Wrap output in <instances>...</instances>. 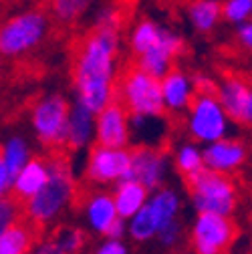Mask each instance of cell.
<instances>
[{
  "mask_svg": "<svg viewBox=\"0 0 252 254\" xmlns=\"http://www.w3.org/2000/svg\"><path fill=\"white\" fill-rule=\"evenodd\" d=\"M83 216L85 222L93 234L99 236H107V232L111 230V226L121 218L113 200V194L109 192H91L83 204Z\"/></svg>",
  "mask_w": 252,
  "mask_h": 254,
  "instance_id": "obj_15",
  "label": "cell"
},
{
  "mask_svg": "<svg viewBox=\"0 0 252 254\" xmlns=\"http://www.w3.org/2000/svg\"><path fill=\"white\" fill-rule=\"evenodd\" d=\"M91 254H129V248L123 240H111L105 238Z\"/></svg>",
  "mask_w": 252,
  "mask_h": 254,
  "instance_id": "obj_33",
  "label": "cell"
},
{
  "mask_svg": "<svg viewBox=\"0 0 252 254\" xmlns=\"http://www.w3.org/2000/svg\"><path fill=\"white\" fill-rule=\"evenodd\" d=\"M33 160L30 145L22 135H10L0 153V192L2 196H10L16 176L22 172V168Z\"/></svg>",
  "mask_w": 252,
  "mask_h": 254,
  "instance_id": "obj_13",
  "label": "cell"
},
{
  "mask_svg": "<svg viewBox=\"0 0 252 254\" xmlns=\"http://www.w3.org/2000/svg\"><path fill=\"white\" fill-rule=\"evenodd\" d=\"M174 166L184 176L190 178L206 168L204 164V149H200L196 143H184L174 153Z\"/></svg>",
  "mask_w": 252,
  "mask_h": 254,
  "instance_id": "obj_26",
  "label": "cell"
},
{
  "mask_svg": "<svg viewBox=\"0 0 252 254\" xmlns=\"http://www.w3.org/2000/svg\"><path fill=\"white\" fill-rule=\"evenodd\" d=\"M117 101L129 111V115L164 117L166 103L162 93V79L149 75L147 71L129 67L117 83Z\"/></svg>",
  "mask_w": 252,
  "mask_h": 254,
  "instance_id": "obj_4",
  "label": "cell"
},
{
  "mask_svg": "<svg viewBox=\"0 0 252 254\" xmlns=\"http://www.w3.org/2000/svg\"><path fill=\"white\" fill-rule=\"evenodd\" d=\"M182 236H184V226H182V222L178 218V220L170 222V224H166L160 230V234H157L155 240L160 242L162 248H174V246H178L182 242Z\"/></svg>",
  "mask_w": 252,
  "mask_h": 254,
  "instance_id": "obj_32",
  "label": "cell"
},
{
  "mask_svg": "<svg viewBox=\"0 0 252 254\" xmlns=\"http://www.w3.org/2000/svg\"><path fill=\"white\" fill-rule=\"evenodd\" d=\"M30 254H65V252H63V248L57 244L55 238H47V240L37 242Z\"/></svg>",
  "mask_w": 252,
  "mask_h": 254,
  "instance_id": "obj_36",
  "label": "cell"
},
{
  "mask_svg": "<svg viewBox=\"0 0 252 254\" xmlns=\"http://www.w3.org/2000/svg\"><path fill=\"white\" fill-rule=\"evenodd\" d=\"M47 182H49V160H39V157H33V160H30L22 168V172L16 176L10 194L20 204H24L30 198H35L41 190L45 188Z\"/></svg>",
  "mask_w": 252,
  "mask_h": 254,
  "instance_id": "obj_17",
  "label": "cell"
},
{
  "mask_svg": "<svg viewBox=\"0 0 252 254\" xmlns=\"http://www.w3.org/2000/svg\"><path fill=\"white\" fill-rule=\"evenodd\" d=\"M93 26H103V28L121 30V26H123V12L117 6H113V4H105V6H101L97 10Z\"/></svg>",
  "mask_w": 252,
  "mask_h": 254,
  "instance_id": "obj_30",
  "label": "cell"
},
{
  "mask_svg": "<svg viewBox=\"0 0 252 254\" xmlns=\"http://www.w3.org/2000/svg\"><path fill=\"white\" fill-rule=\"evenodd\" d=\"M186 188L196 212L232 216L238 204V192L228 174L204 168L202 172L186 178Z\"/></svg>",
  "mask_w": 252,
  "mask_h": 254,
  "instance_id": "obj_3",
  "label": "cell"
},
{
  "mask_svg": "<svg viewBox=\"0 0 252 254\" xmlns=\"http://www.w3.org/2000/svg\"><path fill=\"white\" fill-rule=\"evenodd\" d=\"M97 145L105 147H127L131 141V119L129 111L123 107L121 101L109 103L97 115V129H95Z\"/></svg>",
  "mask_w": 252,
  "mask_h": 254,
  "instance_id": "obj_11",
  "label": "cell"
},
{
  "mask_svg": "<svg viewBox=\"0 0 252 254\" xmlns=\"http://www.w3.org/2000/svg\"><path fill=\"white\" fill-rule=\"evenodd\" d=\"M97 115L87 109L83 103L73 101L71 117H69V133H67V149L79 151L85 149L91 139H95Z\"/></svg>",
  "mask_w": 252,
  "mask_h": 254,
  "instance_id": "obj_18",
  "label": "cell"
},
{
  "mask_svg": "<svg viewBox=\"0 0 252 254\" xmlns=\"http://www.w3.org/2000/svg\"><path fill=\"white\" fill-rule=\"evenodd\" d=\"M162 93L166 111L182 113L188 111L196 97V87L192 77H188L180 69H172L166 77H162Z\"/></svg>",
  "mask_w": 252,
  "mask_h": 254,
  "instance_id": "obj_16",
  "label": "cell"
},
{
  "mask_svg": "<svg viewBox=\"0 0 252 254\" xmlns=\"http://www.w3.org/2000/svg\"><path fill=\"white\" fill-rule=\"evenodd\" d=\"M222 16L232 24H242L252 16V0H224Z\"/></svg>",
  "mask_w": 252,
  "mask_h": 254,
  "instance_id": "obj_29",
  "label": "cell"
},
{
  "mask_svg": "<svg viewBox=\"0 0 252 254\" xmlns=\"http://www.w3.org/2000/svg\"><path fill=\"white\" fill-rule=\"evenodd\" d=\"M188 18L198 33H210L222 18V4L216 0H194L188 6Z\"/></svg>",
  "mask_w": 252,
  "mask_h": 254,
  "instance_id": "obj_24",
  "label": "cell"
},
{
  "mask_svg": "<svg viewBox=\"0 0 252 254\" xmlns=\"http://www.w3.org/2000/svg\"><path fill=\"white\" fill-rule=\"evenodd\" d=\"M57 240V244L63 248L65 254H79L85 246V232L75 228V226H65L59 228L53 236Z\"/></svg>",
  "mask_w": 252,
  "mask_h": 254,
  "instance_id": "obj_28",
  "label": "cell"
},
{
  "mask_svg": "<svg viewBox=\"0 0 252 254\" xmlns=\"http://www.w3.org/2000/svg\"><path fill=\"white\" fill-rule=\"evenodd\" d=\"M119 53V30L93 26L75 51L73 91L75 101L99 115L117 99L115 61Z\"/></svg>",
  "mask_w": 252,
  "mask_h": 254,
  "instance_id": "obj_1",
  "label": "cell"
},
{
  "mask_svg": "<svg viewBox=\"0 0 252 254\" xmlns=\"http://www.w3.org/2000/svg\"><path fill=\"white\" fill-rule=\"evenodd\" d=\"M35 224H24V222H16V224L0 230V254H30L35 248Z\"/></svg>",
  "mask_w": 252,
  "mask_h": 254,
  "instance_id": "obj_21",
  "label": "cell"
},
{
  "mask_svg": "<svg viewBox=\"0 0 252 254\" xmlns=\"http://www.w3.org/2000/svg\"><path fill=\"white\" fill-rule=\"evenodd\" d=\"M147 204L151 206V210L157 216V220H160V226L162 228L166 224H170V222H174V220L180 218L182 198H180V194L176 192L174 188L164 186L160 190H155V192H151Z\"/></svg>",
  "mask_w": 252,
  "mask_h": 254,
  "instance_id": "obj_22",
  "label": "cell"
},
{
  "mask_svg": "<svg viewBox=\"0 0 252 254\" xmlns=\"http://www.w3.org/2000/svg\"><path fill=\"white\" fill-rule=\"evenodd\" d=\"M71 107L73 105L61 93L45 95L37 101L33 115H30V123H33V131L41 145L49 149L67 147Z\"/></svg>",
  "mask_w": 252,
  "mask_h": 254,
  "instance_id": "obj_5",
  "label": "cell"
},
{
  "mask_svg": "<svg viewBox=\"0 0 252 254\" xmlns=\"http://www.w3.org/2000/svg\"><path fill=\"white\" fill-rule=\"evenodd\" d=\"M248 157V149L244 141L224 137L220 141H214L204 147V164L208 170L220 172V174H232L238 168L244 166Z\"/></svg>",
  "mask_w": 252,
  "mask_h": 254,
  "instance_id": "obj_14",
  "label": "cell"
},
{
  "mask_svg": "<svg viewBox=\"0 0 252 254\" xmlns=\"http://www.w3.org/2000/svg\"><path fill=\"white\" fill-rule=\"evenodd\" d=\"M162 30L164 26L155 24L153 20L149 18H143L135 24V28L131 30V37H129V47H131V53L135 57L143 55L145 51H149L151 47H155L162 39Z\"/></svg>",
  "mask_w": 252,
  "mask_h": 254,
  "instance_id": "obj_25",
  "label": "cell"
},
{
  "mask_svg": "<svg viewBox=\"0 0 252 254\" xmlns=\"http://www.w3.org/2000/svg\"><path fill=\"white\" fill-rule=\"evenodd\" d=\"M184 47H186L184 45V39L178 33H174V30H170V28L164 26L160 43H157L155 47H151L149 51H145L143 55H139L135 65L139 69L147 71L149 75L162 79V77H166L174 69L172 67L174 61H176L178 55L184 53Z\"/></svg>",
  "mask_w": 252,
  "mask_h": 254,
  "instance_id": "obj_12",
  "label": "cell"
},
{
  "mask_svg": "<svg viewBox=\"0 0 252 254\" xmlns=\"http://www.w3.org/2000/svg\"><path fill=\"white\" fill-rule=\"evenodd\" d=\"M168 174H170V157L166 151L149 145H139L131 149V168L125 180H135L143 184L149 192H155V190L164 188Z\"/></svg>",
  "mask_w": 252,
  "mask_h": 254,
  "instance_id": "obj_10",
  "label": "cell"
},
{
  "mask_svg": "<svg viewBox=\"0 0 252 254\" xmlns=\"http://www.w3.org/2000/svg\"><path fill=\"white\" fill-rule=\"evenodd\" d=\"M230 115L222 107L220 99L210 93H196L188 109V133L194 143H214L228 137Z\"/></svg>",
  "mask_w": 252,
  "mask_h": 254,
  "instance_id": "obj_7",
  "label": "cell"
},
{
  "mask_svg": "<svg viewBox=\"0 0 252 254\" xmlns=\"http://www.w3.org/2000/svg\"><path fill=\"white\" fill-rule=\"evenodd\" d=\"M192 81H194V87H196V93H210V95H216L218 93V85L214 83V79L206 73H194L192 75Z\"/></svg>",
  "mask_w": 252,
  "mask_h": 254,
  "instance_id": "obj_34",
  "label": "cell"
},
{
  "mask_svg": "<svg viewBox=\"0 0 252 254\" xmlns=\"http://www.w3.org/2000/svg\"><path fill=\"white\" fill-rule=\"evenodd\" d=\"M250 91H252V87L248 83H244L240 77H226L222 83H218L216 97L220 99V103H222V107L226 109V113L230 115L232 121H236V123L244 121Z\"/></svg>",
  "mask_w": 252,
  "mask_h": 254,
  "instance_id": "obj_19",
  "label": "cell"
},
{
  "mask_svg": "<svg viewBox=\"0 0 252 254\" xmlns=\"http://www.w3.org/2000/svg\"><path fill=\"white\" fill-rule=\"evenodd\" d=\"M125 234H127V220H123V218H119L115 224L111 226V230L107 232V236L105 238H111V240H123L125 238Z\"/></svg>",
  "mask_w": 252,
  "mask_h": 254,
  "instance_id": "obj_37",
  "label": "cell"
},
{
  "mask_svg": "<svg viewBox=\"0 0 252 254\" xmlns=\"http://www.w3.org/2000/svg\"><path fill=\"white\" fill-rule=\"evenodd\" d=\"M250 254H252V250H250Z\"/></svg>",
  "mask_w": 252,
  "mask_h": 254,
  "instance_id": "obj_39",
  "label": "cell"
},
{
  "mask_svg": "<svg viewBox=\"0 0 252 254\" xmlns=\"http://www.w3.org/2000/svg\"><path fill=\"white\" fill-rule=\"evenodd\" d=\"M131 168V149L95 145L85 162V180L93 186H115Z\"/></svg>",
  "mask_w": 252,
  "mask_h": 254,
  "instance_id": "obj_9",
  "label": "cell"
},
{
  "mask_svg": "<svg viewBox=\"0 0 252 254\" xmlns=\"http://www.w3.org/2000/svg\"><path fill=\"white\" fill-rule=\"evenodd\" d=\"M20 202L12 196H2L0 200V230H4L12 224L18 222V216H20Z\"/></svg>",
  "mask_w": 252,
  "mask_h": 254,
  "instance_id": "obj_31",
  "label": "cell"
},
{
  "mask_svg": "<svg viewBox=\"0 0 252 254\" xmlns=\"http://www.w3.org/2000/svg\"><path fill=\"white\" fill-rule=\"evenodd\" d=\"M160 230H162L160 220H157V216L153 214L149 204H145L131 220H127V236L137 244H145L149 240H155Z\"/></svg>",
  "mask_w": 252,
  "mask_h": 254,
  "instance_id": "obj_23",
  "label": "cell"
},
{
  "mask_svg": "<svg viewBox=\"0 0 252 254\" xmlns=\"http://www.w3.org/2000/svg\"><path fill=\"white\" fill-rule=\"evenodd\" d=\"M113 200L117 206V212L123 220H131L149 200L151 192L135 180H121L113 188Z\"/></svg>",
  "mask_w": 252,
  "mask_h": 254,
  "instance_id": "obj_20",
  "label": "cell"
},
{
  "mask_svg": "<svg viewBox=\"0 0 252 254\" xmlns=\"http://www.w3.org/2000/svg\"><path fill=\"white\" fill-rule=\"evenodd\" d=\"M93 0H51L49 8L57 22L61 24H75L85 16Z\"/></svg>",
  "mask_w": 252,
  "mask_h": 254,
  "instance_id": "obj_27",
  "label": "cell"
},
{
  "mask_svg": "<svg viewBox=\"0 0 252 254\" xmlns=\"http://www.w3.org/2000/svg\"><path fill=\"white\" fill-rule=\"evenodd\" d=\"M216 2H218V0H216Z\"/></svg>",
  "mask_w": 252,
  "mask_h": 254,
  "instance_id": "obj_40",
  "label": "cell"
},
{
  "mask_svg": "<svg viewBox=\"0 0 252 254\" xmlns=\"http://www.w3.org/2000/svg\"><path fill=\"white\" fill-rule=\"evenodd\" d=\"M236 37H238L240 45L252 53V18L246 20V22H242V24H238V28H236Z\"/></svg>",
  "mask_w": 252,
  "mask_h": 254,
  "instance_id": "obj_35",
  "label": "cell"
},
{
  "mask_svg": "<svg viewBox=\"0 0 252 254\" xmlns=\"http://www.w3.org/2000/svg\"><path fill=\"white\" fill-rule=\"evenodd\" d=\"M49 33V16L30 8L8 18L0 30V53L6 59H16L37 49Z\"/></svg>",
  "mask_w": 252,
  "mask_h": 254,
  "instance_id": "obj_6",
  "label": "cell"
},
{
  "mask_svg": "<svg viewBox=\"0 0 252 254\" xmlns=\"http://www.w3.org/2000/svg\"><path fill=\"white\" fill-rule=\"evenodd\" d=\"M236 238V226L230 216L198 212L192 228L190 244L196 254H226Z\"/></svg>",
  "mask_w": 252,
  "mask_h": 254,
  "instance_id": "obj_8",
  "label": "cell"
},
{
  "mask_svg": "<svg viewBox=\"0 0 252 254\" xmlns=\"http://www.w3.org/2000/svg\"><path fill=\"white\" fill-rule=\"evenodd\" d=\"M242 125H246V127L252 129V91H250V99H248V105H246V113H244Z\"/></svg>",
  "mask_w": 252,
  "mask_h": 254,
  "instance_id": "obj_38",
  "label": "cell"
},
{
  "mask_svg": "<svg viewBox=\"0 0 252 254\" xmlns=\"http://www.w3.org/2000/svg\"><path fill=\"white\" fill-rule=\"evenodd\" d=\"M77 196V182L67 157L53 155L49 160V182L41 192L22 204V212L37 228L57 222Z\"/></svg>",
  "mask_w": 252,
  "mask_h": 254,
  "instance_id": "obj_2",
  "label": "cell"
}]
</instances>
